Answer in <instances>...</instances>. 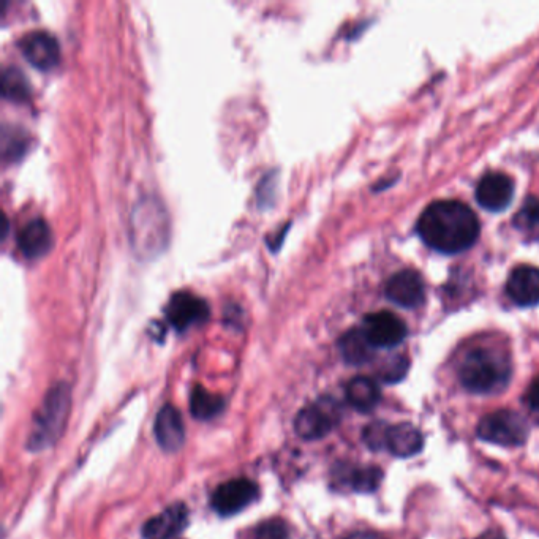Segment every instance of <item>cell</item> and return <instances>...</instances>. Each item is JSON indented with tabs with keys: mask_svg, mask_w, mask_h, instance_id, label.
<instances>
[{
	"mask_svg": "<svg viewBox=\"0 0 539 539\" xmlns=\"http://www.w3.org/2000/svg\"><path fill=\"white\" fill-rule=\"evenodd\" d=\"M416 230L430 249L460 253L478 241L481 225L478 215L467 204L443 200L427 206L419 217Z\"/></svg>",
	"mask_w": 539,
	"mask_h": 539,
	"instance_id": "obj_1",
	"label": "cell"
},
{
	"mask_svg": "<svg viewBox=\"0 0 539 539\" xmlns=\"http://www.w3.org/2000/svg\"><path fill=\"white\" fill-rule=\"evenodd\" d=\"M457 377L473 394H498L511 380V361L505 351L498 348H473L460 362Z\"/></svg>",
	"mask_w": 539,
	"mask_h": 539,
	"instance_id": "obj_2",
	"label": "cell"
},
{
	"mask_svg": "<svg viewBox=\"0 0 539 539\" xmlns=\"http://www.w3.org/2000/svg\"><path fill=\"white\" fill-rule=\"evenodd\" d=\"M129 236L132 249L140 258L157 257L170 241V220L160 201L151 196L138 201L130 215Z\"/></svg>",
	"mask_w": 539,
	"mask_h": 539,
	"instance_id": "obj_3",
	"label": "cell"
},
{
	"mask_svg": "<svg viewBox=\"0 0 539 539\" xmlns=\"http://www.w3.org/2000/svg\"><path fill=\"white\" fill-rule=\"evenodd\" d=\"M70 405H72V392L67 385L61 383L49 389L42 408L35 416L27 448L31 451H43L53 446L64 434L65 424L70 415Z\"/></svg>",
	"mask_w": 539,
	"mask_h": 539,
	"instance_id": "obj_4",
	"label": "cell"
},
{
	"mask_svg": "<svg viewBox=\"0 0 539 539\" xmlns=\"http://www.w3.org/2000/svg\"><path fill=\"white\" fill-rule=\"evenodd\" d=\"M476 434L487 443L516 448L525 445L530 434V424L517 411L498 410L479 421Z\"/></svg>",
	"mask_w": 539,
	"mask_h": 539,
	"instance_id": "obj_5",
	"label": "cell"
},
{
	"mask_svg": "<svg viewBox=\"0 0 539 539\" xmlns=\"http://www.w3.org/2000/svg\"><path fill=\"white\" fill-rule=\"evenodd\" d=\"M342 407L334 397L325 396L306 405L294 419V430L302 440L325 438L339 426Z\"/></svg>",
	"mask_w": 539,
	"mask_h": 539,
	"instance_id": "obj_6",
	"label": "cell"
},
{
	"mask_svg": "<svg viewBox=\"0 0 539 539\" xmlns=\"http://www.w3.org/2000/svg\"><path fill=\"white\" fill-rule=\"evenodd\" d=\"M260 497V487L247 478L230 479L220 484L212 494L211 505L215 513L222 517L236 516L249 508Z\"/></svg>",
	"mask_w": 539,
	"mask_h": 539,
	"instance_id": "obj_7",
	"label": "cell"
},
{
	"mask_svg": "<svg viewBox=\"0 0 539 539\" xmlns=\"http://www.w3.org/2000/svg\"><path fill=\"white\" fill-rule=\"evenodd\" d=\"M165 315L174 329L187 331L208 320V302L192 291H176L166 304Z\"/></svg>",
	"mask_w": 539,
	"mask_h": 539,
	"instance_id": "obj_8",
	"label": "cell"
},
{
	"mask_svg": "<svg viewBox=\"0 0 539 539\" xmlns=\"http://www.w3.org/2000/svg\"><path fill=\"white\" fill-rule=\"evenodd\" d=\"M362 332L374 348H394L404 342L408 334L407 325L392 312L369 313L362 323Z\"/></svg>",
	"mask_w": 539,
	"mask_h": 539,
	"instance_id": "obj_9",
	"label": "cell"
},
{
	"mask_svg": "<svg viewBox=\"0 0 539 539\" xmlns=\"http://www.w3.org/2000/svg\"><path fill=\"white\" fill-rule=\"evenodd\" d=\"M19 49L29 64L38 70H51L61 61V45L51 32L37 29L19 40Z\"/></svg>",
	"mask_w": 539,
	"mask_h": 539,
	"instance_id": "obj_10",
	"label": "cell"
},
{
	"mask_svg": "<svg viewBox=\"0 0 539 539\" xmlns=\"http://www.w3.org/2000/svg\"><path fill=\"white\" fill-rule=\"evenodd\" d=\"M386 296L396 306L405 307V309H415L421 306L426 299L423 277L413 269L397 272L386 283Z\"/></svg>",
	"mask_w": 539,
	"mask_h": 539,
	"instance_id": "obj_11",
	"label": "cell"
},
{
	"mask_svg": "<svg viewBox=\"0 0 539 539\" xmlns=\"http://www.w3.org/2000/svg\"><path fill=\"white\" fill-rule=\"evenodd\" d=\"M514 196V184L508 174L490 171L476 187V200L487 211L500 212L508 208Z\"/></svg>",
	"mask_w": 539,
	"mask_h": 539,
	"instance_id": "obj_12",
	"label": "cell"
},
{
	"mask_svg": "<svg viewBox=\"0 0 539 539\" xmlns=\"http://www.w3.org/2000/svg\"><path fill=\"white\" fill-rule=\"evenodd\" d=\"M189 527V508L185 503H173L144 524V539H179Z\"/></svg>",
	"mask_w": 539,
	"mask_h": 539,
	"instance_id": "obj_13",
	"label": "cell"
},
{
	"mask_svg": "<svg viewBox=\"0 0 539 539\" xmlns=\"http://www.w3.org/2000/svg\"><path fill=\"white\" fill-rule=\"evenodd\" d=\"M506 293L517 306L533 307L539 304V269L528 264L517 266L509 274Z\"/></svg>",
	"mask_w": 539,
	"mask_h": 539,
	"instance_id": "obj_14",
	"label": "cell"
},
{
	"mask_svg": "<svg viewBox=\"0 0 539 539\" xmlns=\"http://www.w3.org/2000/svg\"><path fill=\"white\" fill-rule=\"evenodd\" d=\"M155 440L166 453H176L185 441L184 419L181 411L173 405H165L159 411L154 424Z\"/></svg>",
	"mask_w": 539,
	"mask_h": 539,
	"instance_id": "obj_15",
	"label": "cell"
},
{
	"mask_svg": "<svg viewBox=\"0 0 539 539\" xmlns=\"http://www.w3.org/2000/svg\"><path fill=\"white\" fill-rule=\"evenodd\" d=\"M16 244L29 260L45 257L53 247V231L45 219H32L16 234Z\"/></svg>",
	"mask_w": 539,
	"mask_h": 539,
	"instance_id": "obj_16",
	"label": "cell"
},
{
	"mask_svg": "<svg viewBox=\"0 0 539 539\" xmlns=\"http://www.w3.org/2000/svg\"><path fill=\"white\" fill-rule=\"evenodd\" d=\"M424 435L410 423L389 426L386 449L396 457H411L423 451Z\"/></svg>",
	"mask_w": 539,
	"mask_h": 539,
	"instance_id": "obj_17",
	"label": "cell"
},
{
	"mask_svg": "<svg viewBox=\"0 0 539 539\" xmlns=\"http://www.w3.org/2000/svg\"><path fill=\"white\" fill-rule=\"evenodd\" d=\"M334 478L342 486H348L359 494H372L383 481V470L375 465H367V467L342 465L339 467V472L334 473Z\"/></svg>",
	"mask_w": 539,
	"mask_h": 539,
	"instance_id": "obj_18",
	"label": "cell"
},
{
	"mask_svg": "<svg viewBox=\"0 0 539 539\" xmlns=\"http://www.w3.org/2000/svg\"><path fill=\"white\" fill-rule=\"evenodd\" d=\"M348 404L359 413H370L381 400V389L377 381L369 377H355L348 381L345 388Z\"/></svg>",
	"mask_w": 539,
	"mask_h": 539,
	"instance_id": "obj_19",
	"label": "cell"
},
{
	"mask_svg": "<svg viewBox=\"0 0 539 539\" xmlns=\"http://www.w3.org/2000/svg\"><path fill=\"white\" fill-rule=\"evenodd\" d=\"M339 348L342 358L351 366H362L374 358L375 348L367 340L366 334L362 332L361 328L345 332L340 337Z\"/></svg>",
	"mask_w": 539,
	"mask_h": 539,
	"instance_id": "obj_20",
	"label": "cell"
},
{
	"mask_svg": "<svg viewBox=\"0 0 539 539\" xmlns=\"http://www.w3.org/2000/svg\"><path fill=\"white\" fill-rule=\"evenodd\" d=\"M225 408V400L220 396H215L203 386H195L190 396V411L196 419L209 421L222 413Z\"/></svg>",
	"mask_w": 539,
	"mask_h": 539,
	"instance_id": "obj_21",
	"label": "cell"
},
{
	"mask_svg": "<svg viewBox=\"0 0 539 539\" xmlns=\"http://www.w3.org/2000/svg\"><path fill=\"white\" fill-rule=\"evenodd\" d=\"M2 94L12 102H26L31 97V84L18 67L8 65L2 72Z\"/></svg>",
	"mask_w": 539,
	"mask_h": 539,
	"instance_id": "obj_22",
	"label": "cell"
},
{
	"mask_svg": "<svg viewBox=\"0 0 539 539\" xmlns=\"http://www.w3.org/2000/svg\"><path fill=\"white\" fill-rule=\"evenodd\" d=\"M514 227L530 241H539V200L528 198L513 220Z\"/></svg>",
	"mask_w": 539,
	"mask_h": 539,
	"instance_id": "obj_23",
	"label": "cell"
},
{
	"mask_svg": "<svg viewBox=\"0 0 539 539\" xmlns=\"http://www.w3.org/2000/svg\"><path fill=\"white\" fill-rule=\"evenodd\" d=\"M389 424L385 421H375L362 430V440L370 451H383L388 441Z\"/></svg>",
	"mask_w": 539,
	"mask_h": 539,
	"instance_id": "obj_24",
	"label": "cell"
},
{
	"mask_svg": "<svg viewBox=\"0 0 539 539\" xmlns=\"http://www.w3.org/2000/svg\"><path fill=\"white\" fill-rule=\"evenodd\" d=\"M410 362L405 356H396V358L388 359V361L381 366L380 378L386 383H397V381L404 380L407 375Z\"/></svg>",
	"mask_w": 539,
	"mask_h": 539,
	"instance_id": "obj_25",
	"label": "cell"
},
{
	"mask_svg": "<svg viewBox=\"0 0 539 539\" xmlns=\"http://www.w3.org/2000/svg\"><path fill=\"white\" fill-rule=\"evenodd\" d=\"M253 539H288V527L280 519L263 522L253 532Z\"/></svg>",
	"mask_w": 539,
	"mask_h": 539,
	"instance_id": "obj_26",
	"label": "cell"
},
{
	"mask_svg": "<svg viewBox=\"0 0 539 539\" xmlns=\"http://www.w3.org/2000/svg\"><path fill=\"white\" fill-rule=\"evenodd\" d=\"M524 402L530 410L539 413V377L532 381V385L528 386L525 392Z\"/></svg>",
	"mask_w": 539,
	"mask_h": 539,
	"instance_id": "obj_27",
	"label": "cell"
},
{
	"mask_svg": "<svg viewBox=\"0 0 539 539\" xmlns=\"http://www.w3.org/2000/svg\"><path fill=\"white\" fill-rule=\"evenodd\" d=\"M342 539H386L374 532H355Z\"/></svg>",
	"mask_w": 539,
	"mask_h": 539,
	"instance_id": "obj_28",
	"label": "cell"
},
{
	"mask_svg": "<svg viewBox=\"0 0 539 539\" xmlns=\"http://www.w3.org/2000/svg\"><path fill=\"white\" fill-rule=\"evenodd\" d=\"M478 539H506L505 535H503L502 532H498V530H487V532H484L483 535L479 536Z\"/></svg>",
	"mask_w": 539,
	"mask_h": 539,
	"instance_id": "obj_29",
	"label": "cell"
}]
</instances>
